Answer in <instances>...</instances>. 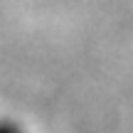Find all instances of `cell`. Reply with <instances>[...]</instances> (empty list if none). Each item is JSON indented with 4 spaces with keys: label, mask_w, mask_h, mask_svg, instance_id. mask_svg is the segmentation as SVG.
<instances>
[{
    "label": "cell",
    "mask_w": 133,
    "mask_h": 133,
    "mask_svg": "<svg viewBox=\"0 0 133 133\" xmlns=\"http://www.w3.org/2000/svg\"><path fill=\"white\" fill-rule=\"evenodd\" d=\"M0 133H25L22 128H20L15 121H10V118H3L0 121Z\"/></svg>",
    "instance_id": "obj_1"
}]
</instances>
